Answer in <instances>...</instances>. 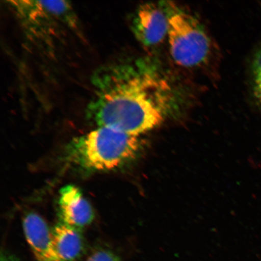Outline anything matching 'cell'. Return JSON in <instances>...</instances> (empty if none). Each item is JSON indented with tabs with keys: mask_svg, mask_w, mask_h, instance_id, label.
<instances>
[{
	"mask_svg": "<svg viewBox=\"0 0 261 261\" xmlns=\"http://www.w3.org/2000/svg\"><path fill=\"white\" fill-rule=\"evenodd\" d=\"M86 261H120V260L115 253L111 251L100 250L91 254Z\"/></svg>",
	"mask_w": 261,
	"mask_h": 261,
	"instance_id": "obj_8",
	"label": "cell"
},
{
	"mask_svg": "<svg viewBox=\"0 0 261 261\" xmlns=\"http://www.w3.org/2000/svg\"><path fill=\"white\" fill-rule=\"evenodd\" d=\"M140 148L138 136L99 126L71 140L67 148V159L84 171H112L135 159Z\"/></svg>",
	"mask_w": 261,
	"mask_h": 261,
	"instance_id": "obj_2",
	"label": "cell"
},
{
	"mask_svg": "<svg viewBox=\"0 0 261 261\" xmlns=\"http://www.w3.org/2000/svg\"><path fill=\"white\" fill-rule=\"evenodd\" d=\"M92 85L87 116L98 127L138 136L161 125L170 110V87L139 65H106L94 73Z\"/></svg>",
	"mask_w": 261,
	"mask_h": 261,
	"instance_id": "obj_1",
	"label": "cell"
},
{
	"mask_svg": "<svg viewBox=\"0 0 261 261\" xmlns=\"http://www.w3.org/2000/svg\"><path fill=\"white\" fill-rule=\"evenodd\" d=\"M255 75V93L257 99L261 103V73L254 74Z\"/></svg>",
	"mask_w": 261,
	"mask_h": 261,
	"instance_id": "obj_9",
	"label": "cell"
},
{
	"mask_svg": "<svg viewBox=\"0 0 261 261\" xmlns=\"http://www.w3.org/2000/svg\"><path fill=\"white\" fill-rule=\"evenodd\" d=\"M1 261H18L17 259L11 254L6 253H2Z\"/></svg>",
	"mask_w": 261,
	"mask_h": 261,
	"instance_id": "obj_11",
	"label": "cell"
},
{
	"mask_svg": "<svg viewBox=\"0 0 261 261\" xmlns=\"http://www.w3.org/2000/svg\"><path fill=\"white\" fill-rule=\"evenodd\" d=\"M169 12L159 5L140 6L133 21V31L137 39L146 47L161 44L168 36Z\"/></svg>",
	"mask_w": 261,
	"mask_h": 261,
	"instance_id": "obj_4",
	"label": "cell"
},
{
	"mask_svg": "<svg viewBox=\"0 0 261 261\" xmlns=\"http://www.w3.org/2000/svg\"><path fill=\"white\" fill-rule=\"evenodd\" d=\"M254 74L261 73V51L257 54L254 63Z\"/></svg>",
	"mask_w": 261,
	"mask_h": 261,
	"instance_id": "obj_10",
	"label": "cell"
},
{
	"mask_svg": "<svg viewBox=\"0 0 261 261\" xmlns=\"http://www.w3.org/2000/svg\"><path fill=\"white\" fill-rule=\"evenodd\" d=\"M22 224L36 261H64L55 249L51 231L40 215L31 212L25 215Z\"/></svg>",
	"mask_w": 261,
	"mask_h": 261,
	"instance_id": "obj_6",
	"label": "cell"
},
{
	"mask_svg": "<svg viewBox=\"0 0 261 261\" xmlns=\"http://www.w3.org/2000/svg\"><path fill=\"white\" fill-rule=\"evenodd\" d=\"M61 223L82 230L92 223L94 212L81 189L74 185H67L60 191L58 202Z\"/></svg>",
	"mask_w": 261,
	"mask_h": 261,
	"instance_id": "obj_5",
	"label": "cell"
},
{
	"mask_svg": "<svg viewBox=\"0 0 261 261\" xmlns=\"http://www.w3.org/2000/svg\"><path fill=\"white\" fill-rule=\"evenodd\" d=\"M170 7L168 37L173 60L181 67L199 66L210 56V39L193 16L174 5Z\"/></svg>",
	"mask_w": 261,
	"mask_h": 261,
	"instance_id": "obj_3",
	"label": "cell"
},
{
	"mask_svg": "<svg viewBox=\"0 0 261 261\" xmlns=\"http://www.w3.org/2000/svg\"><path fill=\"white\" fill-rule=\"evenodd\" d=\"M81 230L59 223L51 231L55 249L64 261H74L84 250V241Z\"/></svg>",
	"mask_w": 261,
	"mask_h": 261,
	"instance_id": "obj_7",
	"label": "cell"
}]
</instances>
